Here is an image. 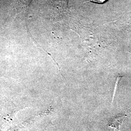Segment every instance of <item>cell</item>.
Segmentation results:
<instances>
[{"instance_id":"6da1fadb","label":"cell","mask_w":131,"mask_h":131,"mask_svg":"<svg viewBox=\"0 0 131 131\" xmlns=\"http://www.w3.org/2000/svg\"><path fill=\"white\" fill-rule=\"evenodd\" d=\"M107 0H89V1L97 4H103Z\"/></svg>"}]
</instances>
